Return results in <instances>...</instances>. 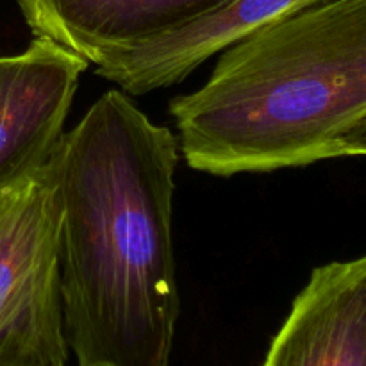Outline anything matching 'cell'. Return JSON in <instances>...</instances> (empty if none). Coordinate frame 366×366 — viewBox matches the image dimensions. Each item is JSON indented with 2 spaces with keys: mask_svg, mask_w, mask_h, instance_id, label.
Here are the masks:
<instances>
[{
  "mask_svg": "<svg viewBox=\"0 0 366 366\" xmlns=\"http://www.w3.org/2000/svg\"><path fill=\"white\" fill-rule=\"evenodd\" d=\"M263 366H366V254L311 272Z\"/></svg>",
  "mask_w": 366,
  "mask_h": 366,
  "instance_id": "8992f818",
  "label": "cell"
},
{
  "mask_svg": "<svg viewBox=\"0 0 366 366\" xmlns=\"http://www.w3.org/2000/svg\"><path fill=\"white\" fill-rule=\"evenodd\" d=\"M86 68L88 61L45 36L0 56V197L50 163Z\"/></svg>",
  "mask_w": 366,
  "mask_h": 366,
  "instance_id": "3957f363",
  "label": "cell"
},
{
  "mask_svg": "<svg viewBox=\"0 0 366 366\" xmlns=\"http://www.w3.org/2000/svg\"><path fill=\"white\" fill-rule=\"evenodd\" d=\"M317 2L322 0H232L179 31L107 57L97 64L95 74L127 95L175 86L249 32Z\"/></svg>",
  "mask_w": 366,
  "mask_h": 366,
  "instance_id": "52a82bcc",
  "label": "cell"
},
{
  "mask_svg": "<svg viewBox=\"0 0 366 366\" xmlns=\"http://www.w3.org/2000/svg\"><path fill=\"white\" fill-rule=\"evenodd\" d=\"M31 317L63 318L59 200L49 164L0 197V332Z\"/></svg>",
  "mask_w": 366,
  "mask_h": 366,
  "instance_id": "277c9868",
  "label": "cell"
},
{
  "mask_svg": "<svg viewBox=\"0 0 366 366\" xmlns=\"http://www.w3.org/2000/svg\"><path fill=\"white\" fill-rule=\"evenodd\" d=\"M179 142L122 89L64 131L49 163L59 200V293L77 366H168L181 297L172 239Z\"/></svg>",
  "mask_w": 366,
  "mask_h": 366,
  "instance_id": "6da1fadb",
  "label": "cell"
},
{
  "mask_svg": "<svg viewBox=\"0 0 366 366\" xmlns=\"http://www.w3.org/2000/svg\"><path fill=\"white\" fill-rule=\"evenodd\" d=\"M232 0H16L32 36L100 64L179 31Z\"/></svg>",
  "mask_w": 366,
  "mask_h": 366,
  "instance_id": "5b68a950",
  "label": "cell"
},
{
  "mask_svg": "<svg viewBox=\"0 0 366 366\" xmlns=\"http://www.w3.org/2000/svg\"><path fill=\"white\" fill-rule=\"evenodd\" d=\"M332 157H366V113L335 139Z\"/></svg>",
  "mask_w": 366,
  "mask_h": 366,
  "instance_id": "9c48e42d",
  "label": "cell"
},
{
  "mask_svg": "<svg viewBox=\"0 0 366 366\" xmlns=\"http://www.w3.org/2000/svg\"><path fill=\"white\" fill-rule=\"evenodd\" d=\"M0 366H68L59 318H21L0 332Z\"/></svg>",
  "mask_w": 366,
  "mask_h": 366,
  "instance_id": "ba28073f",
  "label": "cell"
},
{
  "mask_svg": "<svg viewBox=\"0 0 366 366\" xmlns=\"http://www.w3.org/2000/svg\"><path fill=\"white\" fill-rule=\"evenodd\" d=\"M366 113V0H322L220 52L170 114L189 168L231 177L331 159Z\"/></svg>",
  "mask_w": 366,
  "mask_h": 366,
  "instance_id": "7a4b0ae2",
  "label": "cell"
}]
</instances>
